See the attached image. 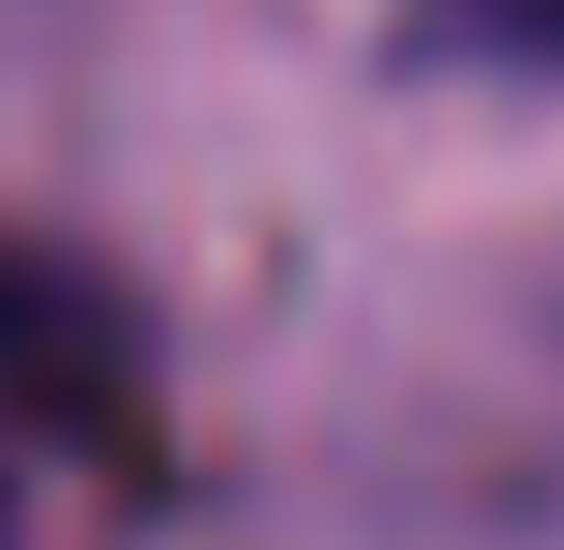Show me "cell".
<instances>
[{"label":"cell","instance_id":"obj_1","mask_svg":"<svg viewBox=\"0 0 564 550\" xmlns=\"http://www.w3.org/2000/svg\"><path fill=\"white\" fill-rule=\"evenodd\" d=\"M15 462L149 492L164 462V402H149V343L89 268H59L30 224H0V521H15Z\"/></svg>","mask_w":564,"mask_h":550}]
</instances>
